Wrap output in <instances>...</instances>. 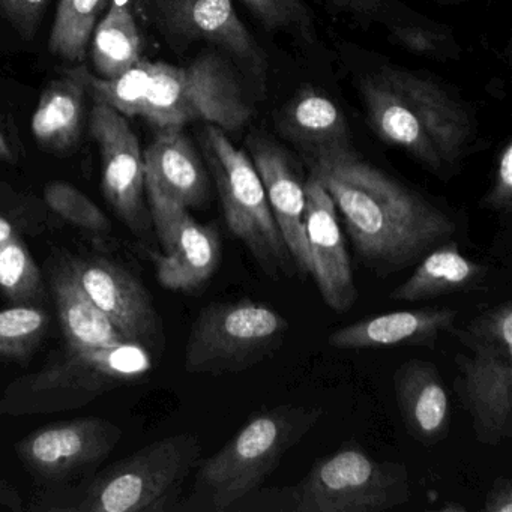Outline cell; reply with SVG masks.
<instances>
[{"mask_svg":"<svg viewBox=\"0 0 512 512\" xmlns=\"http://www.w3.org/2000/svg\"><path fill=\"white\" fill-rule=\"evenodd\" d=\"M152 227L163 253L154 254L157 280L164 289L191 293L205 287L223 259L220 230L200 224L187 208L145 182Z\"/></svg>","mask_w":512,"mask_h":512,"instance_id":"10","label":"cell"},{"mask_svg":"<svg viewBox=\"0 0 512 512\" xmlns=\"http://www.w3.org/2000/svg\"><path fill=\"white\" fill-rule=\"evenodd\" d=\"M92 35V61L101 79H115L142 59L139 28L127 0H115Z\"/></svg>","mask_w":512,"mask_h":512,"instance_id":"25","label":"cell"},{"mask_svg":"<svg viewBox=\"0 0 512 512\" xmlns=\"http://www.w3.org/2000/svg\"><path fill=\"white\" fill-rule=\"evenodd\" d=\"M455 391L469 413L476 440L497 446L512 437V359L457 355Z\"/></svg>","mask_w":512,"mask_h":512,"instance_id":"15","label":"cell"},{"mask_svg":"<svg viewBox=\"0 0 512 512\" xmlns=\"http://www.w3.org/2000/svg\"><path fill=\"white\" fill-rule=\"evenodd\" d=\"M50 319L37 305L0 310V361L26 362L46 337Z\"/></svg>","mask_w":512,"mask_h":512,"instance_id":"27","label":"cell"},{"mask_svg":"<svg viewBox=\"0 0 512 512\" xmlns=\"http://www.w3.org/2000/svg\"><path fill=\"white\" fill-rule=\"evenodd\" d=\"M0 292L14 307L37 305L44 296L41 271L17 236L0 245Z\"/></svg>","mask_w":512,"mask_h":512,"instance_id":"28","label":"cell"},{"mask_svg":"<svg viewBox=\"0 0 512 512\" xmlns=\"http://www.w3.org/2000/svg\"><path fill=\"white\" fill-rule=\"evenodd\" d=\"M484 512H512V482L511 479L497 478L491 484L482 505Z\"/></svg>","mask_w":512,"mask_h":512,"instance_id":"36","label":"cell"},{"mask_svg":"<svg viewBox=\"0 0 512 512\" xmlns=\"http://www.w3.org/2000/svg\"><path fill=\"white\" fill-rule=\"evenodd\" d=\"M19 146L16 128L0 112V161L16 163L19 158Z\"/></svg>","mask_w":512,"mask_h":512,"instance_id":"37","label":"cell"},{"mask_svg":"<svg viewBox=\"0 0 512 512\" xmlns=\"http://www.w3.org/2000/svg\"><path fill=\"white\" fill-rule=\"evenodd\" d=\"M260 22L269 29L278 31L307 32L311 26L308 13L302 0H242Z\"/></svg>","mask_w":512,"mask_h":512,"instance_id":"32","label":"cell"},{"mask_svg":"<svg viewBox=\"0 0 512 512\" xmlns=\"http://www.w3.org/2000/svg\"><path fill=\"white\" fill-rule=\"evenodd\" d=\"M145 182L187 209L205 208L211 197L208 169L182 128H160L143 154Z\"/></svg>","mask_w":512,"mask_h":512,"instance_id":"21","label":"cell"},{"mask_svg":"<svg viewBox=\"0 0 512 512\" xmlns=\"http://www.w3.org/2000/svg\"><path fill=\"white\" fill-rule=\"evenodd\" d=\"M142 116L158 130L206 121L229 133L248 124L253 107L232 65L208 53L187 68L154 62Z\"/></svg>","mask_w":512,"mask_h":512,"instance_id":"8","label":"cell"},{"mask_svg":"<svg viewBox=\"0 0 512 512\" xmlns=\"http://www.w3.org/2000/svg\"><path fill=\"white\" fill-rule=\"evenodd\" d=\"M50 287L68 347L109 349L127 343L109 317L80 286L68 260H62L53 266Z\"/></svg>","mask_w":512,"mask_h":512,"instance_id":"23","label":"cell"},{"mask_svg":"<svg viewBox=\"0 0 512 512\" xmlns=\"http://www.w3.org/2000/svg\"><path fill=\"white\" fill-rule=\"evenodd\" d=\"M394 394L409 436L424 446L442 442L451 430V400L436 364L410 359L395 370Z\"/></svg>","mask_w":512,"mask_h":512,"instance_id":"20","label":"cell"},{"mask_svg":"<svg viewBox=\"0 0 512 512\" xmlns=\"http://www.w3.org/2000/svg\"><path fill=\"white\" fill-rule=\"evenodd\" d=\"M154 62L140 59L134 67L115 79L89 76V97L95 103L106 104L124 116H142L146 94L151 82Z\"/></svg>","mask_w":512,"mask_h":512,"instance_id":"30","label":"cell"},{"mask_svg":"<svg viewBox=\"0 0 512 512\" xmlns=\"http://www.w3.org/2000/svg\"><path fill=\"white\" fill-rule=\"evenodd\" d=\"M152 353L137 344L109 349H73L37 373L13 380L0 395V413L44 415L80 409L152 370Z\"/></svg>","mask_w":512,"mask_h":512,"instance_id":"5","label":"cell"},{"mask_svg":"<svg viewBox=\"0 0 512 512\" xmlns=\"http://www.w3.org/2000/svg\"><path fill=\"white\" fill-rule=\"evenodd\" d=\"M410 497L406 464L346 446L317 460L298 484L260 487L235 512H382L406 505Z\"/></svg>","mask_w":512,"mask_h":512,"instance_id":"4","label":"cell"},{"mask_svg":"<svg viewBox=\"0 0 512 512\" xmlns=\"http://www.w3.org/2000/svg\"><path fill=\"white\" fill-rule=\"evenodd\" d=\"M277 127L308 166L355 154L346 116L314 89H302L280 110Z\"/></svg>","mask_w":512,"mask_h":512,"instance_id":"19","label":"cell"},{"mask_svg":"<svg viewBox=\"0 0 512 512\" xmlns=\"http://www.w3.org/2000/svg\"><path fill=\"white\" fill-rule=\"evenodd\" d=\"M304 224L310 275L317 290L332 311L347 313L358 301L352 263L334 200L313 175L305 181Z\"/></svg>","mask_w":512,"mask_h":512,"instance_id":"14","label":"cell"},{"mask_svg":"<svg viewBox=\"0 0 512 512\" xmlns=\"http://www.w3.org/2000/svg\"><path fill=\"white\" fill-rule=\"evenodd\" d=\"M482 206L491 211L509 214L512 209V145L506 143L497 160L493 185L487 196L482 199Z\"/></svg>","mask_w":512,"mask_h":512,"instance_id":"33","label":"cell"},{"mask_svg":"<svg viewBox=\"0 0 512 512\" xmlns=\"http://www.w3.org/2000/svg\"><path fill=\"white\" fill-rule=\"evenodd\" d=\"M151 5L170 37L214 44L256 73L265 68L262 50L230 0H151Z\"/></svg>","mask_w":512,"mask_h":512,"instance_id":"16","label":"cell"},{"mask_svg":"<svg viewBox=\"0 0 512 512\" xmlns=\"http://www.w3.org/2000/svg\"><path fill=\"white\" fill-rule=\"evenodd\" d=\"M89 76L91 73L83 64L71 68L53 80L41 95L32 118V133L47 151L65 154L79 143L89 95Z\"/></svg>","mask_w":512,"mask_h":512,"instance_id":"22","label":"cell"},{"mask_svg":"<svg viewBox=\"0 0 512 512\" xmlns=\"http://www.w3.org/2000/svg\"><path fill=\"white\" fill-rule=\"evenodd\" d=\"M368 121L380 139L434 172L454 166L466 148V110L445 89L410 71L385 68L361 83Z\"/></svg>","mask_w":512,"mask_h":512,"instance_id":"2","label":"cell"},{"mask_svg":"<svg viewBox=\"0 0 512 512\" xmlns=\"http://www.w3.org/2000/svg\"><path fill=\"white\" fill-rule=\"evenodd\" d=\"M322 418L320 407L295 404L257 413L200 464L191 493L176 511L235 512Z\"/></svg>","mask_w":512,"mask_h":512,"instance_id":"3","label":"cell"},{"mask_svg":"<svg viewBox=\"0 0 512 512\" xmlns=\"http://www.w3.org/2000/svg\"><path fill=\"white\" fill-rule=\"evenodd\" d=\"M202 149L233 238L244 244L257 266L272 280L295 275V263L251 158L230 142L226 131L212 124L203 131Z\"/></svg>","mask_w":512,"mask_h":512,"instance_id":"7","label":"cell"},{"mask_svg":"<svg viewBox=\"0 0 512 512\" xmlns=\"http://www.w3.org/2000/svg\"><path fill=\"white\" fill-rule=\"evenodd\" d=\"M49 0H0V13L25 40L34 38Z\"/></svg>","mask_w":512,"mask_h":512,"instance_id":"35","label":"cell"},{"mask_svg":"<svg viewBox=\"0 0 512 512\" xmlns=\"http://www.w3.org/2000/svg\"><path fill=\"white\" fill-rule=\"evenodd\" d=\"M416 265L413 274L389 293L392 301L422 302L470 292L487 277L485 266L463 256L454 241L437 245Z\"/></svg>","mask_w":512,"mask_h":512,"instance_id":"24","label":"cell"},{"mask_svg":"<svg viewBox=\"0 0 512 512\" xmlns=\"http://www.w3.org/2000/svg\"><path fill=\"white\" fill-rule=\"evenodd\" d=\"M250 158L265 188L269 208L295 263L296 274L310 275L305 238V181L293 158L277 142L254 133L247 140Z\"/></svg>","mask_w":512,"mask_h":512,"instance_id":"17","label":"cell"},{"mask_svg":"<svg viewBox=\"0 0 512 512\" xmlns=\"http://www.w3.org/2000/svg\"><path fill=\"white\" fill-rule=\"evenodd\" d=\"M458 311L451 307L392 311L365 317L328 335V346L338 350L391 349V347L436 346L457 322Z\"/></svg>","mask_w":512,"mask_h":512,"instance_id":"18","label":"cell"},{"mask_svg":"<svg viewBox=\"0 0 512 512\" xmlns=\"http://www.w3.org/2000/svg\"><path fill=\"white\" fill-rule=\"evenodd\" d=\"M68 263L80 286L127 343L145 347L152 355L163 353V322L142 281L118 263L101 257L70 259Z\"/></svg>","mask_w":512,"mask_h":512,"instance_id":"13","label":"cell"},{"mask_svg":"<svg viewBox=\"0 0 512 512\" xmlns=\"http://www.w3.org/2000/svg\"><path fill=\"white\" fill-rule=\"evenodd\" d=\"M107 0H59L49 50L59 58L82 64L89 41Z\"/></svg>","mask_w":512,"mask_h":512,"instance_id":"26","label":"cell"},{"mask_svg":"<svg viewBox=\"0 0 512 512\" xmlns=\"http://www.w3.org/2000/svg\"><path fill=\"white\" fill-rule=\"evenodd\" d=\"M91 134L100 149L101 188L107 203L134 235L148 241L154 227L146 200L145 161L136 133L124 115L95 103Z\"/></svg>","mask_w":512,"mask_h":512,"instance_id":"11","label":"cell"},{"mask_svg":"<svg viewBox=\"0 0 512 512\" xmlns=\"http://www.w3.org/2000/svg\"><path fill=\"white\" fill-rule=\"evenodd\" d=\"M122 439V430L103 418L56 422L17 443L23 466L43 482L77 478L103 463Z\"/></svg>","mask_w":512,"mask_h":512,"instance_id":"12","label":"cell"},{"mask_svg":"<svg viewBox=\"0 0 512 512\" xmlns=\"http://www.w3.org/2000/svg\"><path fill=\"white\" fill-rule=\"evenodd\" d=\"M392 40L416 55L439 56L448 47V37L424 26H395Z\"/></svg>","mask_w":512,"mask_h":512,"instance_id":"34","label":"cell"},{"mask_svg":"<svg viewBox=\"0 0 512 512\" xmlns=\"http://www.w3.org/2000/svg\"><path fill=\"white\" fill-rule=\"evenodd\" d=\"M328 2L340 10L362 17L377 16L380 11V0H328Z\"/></svg>","mask_w":512,"mask_h":512,"instance_id":"38","label":"cell"},{"mask_svg":"<svg viewBox=\"0 0 512 512\" xmlns=\"http://www.w3.org/2000/svg\"><path fill=\"white\" fill-rule=\"evenodd\" d=\"M200 454L202 442L193 433L155 440L98 473L65 511H176Z\"/></svg>","mask_w":512,"mask_h":512,"instance_id":"6","label":"cell"},{"mask_svg":"<svg viewBox=\"0 0 512 512\" xmlns=\"http://www.w3.org/2000/svg\"><path fill=\"white\" fill-rule=\"evenodd\" d=\"M289 332V320L265 302H212L191 326L185 370L211 376L251 370L272 358Z\"/></svg>","mask_w":512,"mask_h":512,"instance_id":"9","label":"cell"},{"mask_svg":"<svg viewBox=\"0 0 512 512\" xmlns=\"http://www.w3.org/2000/svg\"><path fill=\"white\" fill-rule=\"evenodd\" d=\"M16 236V229H14L13 223L7 220L4 215H0V245L11 241Z\"/></svg>","mask_w":512,"mask_h":512,"instance_id":"39","label":"cell"},{"mask_svg":"<svg viewBox=\"0 0 512 512\" xmlns=\"http://www.w3.org/2000/svg\"><path fill=\"white\" fill-rule=\"evenodd\" d=\"M440 511L443 512H463L466 511V508L464 506L458 505V503L451 502V500H448V502L445 503V505L440 508Z\"/></svg>","mask_w":512,"mask_h":512,"instance_id":"40","label":"cell"},{"mask_svg":"<svg viewBox=\"0 0 512 512\" xmlns=\"http://www.w3.org/2000/svg\"><path fill=\"white\" fill-rule=\"evenodd\" d=\"M308 167L334 200L362 265L377 277L416 265L457 232L445 211L356 152Z\"/></svg>","mask_w":512,"mask_h":512,"instance_id":"1","label":"cell"},{"mask_svg":"<svg viewBox=\"0 0 512 512\" xmlns=\"http://www.w3.org/2000/svg\"><path fill=\"white\" fill-rule=\"evenodd\" d=\"M44 199L53 212L74 226L94 233H106L112 229L107 215L79 188L68 182L55 181L47 184Z\"/></svg>","mask_w":512,"mask_h":512,"instance_id":"31","label":"cell"},{"mask_svg":"<svg viewBox=\"0 0 512 512\" xmlns=\"http://www.w3.org/2000/svg\"><path fill=\"white\" fill-rule=\"evenodd\" d=\"M449 332L467 347L470 353L512 359L511 301L494 305L473 317L463 328L454 326Z\"/></svg>","mask_w":512,"mask_h":512,"instance_id":"29","label":"cell"}]
</instances>
